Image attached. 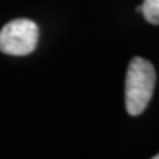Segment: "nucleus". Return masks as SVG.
I'll list each match as a JSON object with an SVG mask.
<instances>
[{
  "instance_id": "nucleus-1",
  "label": "nucleus",
  "mask_w": 159,
  "mask_h": 159,
  "mask_svg": "<svg viewBox=\"0 0 159 159\" xmlns=\"http://www.w3.org/2000/svg\"><path fill=\"white\" fill-rule=\"evenodd\" d=\"M156 83L153 65L143 59L133 57L125 78V108L133 116H137L148 108Z\"/></svg>"
},
{
  "instance_id": "nucleus-2",
  "label": "nucleus",
  "mask_w": 159,
  "mask_h": 159,
  "mask_svg": "<svg viewBox=\"0 0 159 159\" xmlns=\"http://www.w3.org/2000/svg\"><path fill=\"white\" fill-rule=\"evenodd\" d=\"M39 27L30 19H13L0 31V50L12 56H25L35 49Z\"/></svg>"
},
{
  "instance_id": "nucleus-3",
  "label": "nucleus",
  "mask_w": 159,
  "mask_h": 159,
  "mask_svg": "<svg viewBox=\"0 0 159 159\" xmlns=\"http://www.w3.org/2000/svg\"><path fill=\"white\" fill-rule=\"evenodd\" d=\"M142 13L150 24H159V0H144Z\"/></svg>"
},
{
  "instance_id": "nucleus-4",
  "label": "nucleus",
  "mask_w": 159,
  "mask_h": 159,
  "mask_svg": "<svg viewBox=\"0 0 159 159\" xmlns=\"http://www.w3.org/2000/svg\"><path fill=\"white\" fill-rule=\"evenodd\" d=\"M155 159H159V153H158V155H156V156H155Z\"/></svg>"
}]
</instances>
